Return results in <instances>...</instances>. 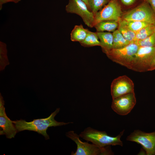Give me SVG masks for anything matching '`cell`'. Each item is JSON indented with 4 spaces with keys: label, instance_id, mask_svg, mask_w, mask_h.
Listing matches in <instances>:
<instances>
[{
    "label": "cell",
    "instance_id": "6da1fadb",
    "mask_svg": "<svg viewBox=\"0 0 155 155\" xmlns=\"http://www.w3.org/2000/svg\"><path fill=\"white\" fill-rule=\"evenodd\" d=\"M60 108H58L48 117L45 118L34 119L32 121L27 122L24 120L20 119L12 121L18 132L24 130L33 131L41 134L46 140L49 139V137L46 131L50 127L65 125L72 122L65 123L58 122L55 120V117L59 113Z\"/></svg>",
    "mask_w": 155,
    "mask_h": 155
},
{
    "label": "cell",
    "instance_id": "7a4b0ae2",
    "mask_svg": "<svg viewBox=\"0 0 155 155\" xmlns=\"http://www.w3.org/2000/svg\"><path fill=\"white\" fill-rule=\"evenodd\" d=\"M124 131V130H123L116 137H112L108 135L105 131H99L88 127L81 132L79 135L83 139L100 147L111 145L122 146L123 143L120 139Z\"/></svg>",
    "mask_w": 155,
    "mask_h": 155
},
{
    "label": "cell",
    "instance_id": "3957f363",
    "mask_svg": "<svg viewBox=\"0 0 155 155\" xmlns=\"http://www.w3.org/2000/svg\"><path fill=\"white\" fill-rule=\"evenodd\" d=\"M66 135L73 141L77 145L75 152H72L71 155H108L113 154L110 146L100 147L93 144L84 142L80 139L79 135L73 131H69Z\"/></svg>",
    "mask_w": 155,
    "mask_h": 155
},
{
    "label": "cell",
    "instance_id": "277c9868",
    "mask_svg": "<svg viewBox=\"0 0 155 155\" xmlns=\"http://www.w3.org/2000/svg\"><path fill=\"white\" fill-rule=\"evenodd\" d=\"M139 47L134 42L121 48L113 49L105 54L113 61L130 69L133 59Z\"/></svg>",
    "mask_w": 155,
    "mask_h": 155
},
{
    "label": "cell",
    "instance_id": "5b68a950",
    "mask_svg": "<svg viewBox=\"0 0 155 155\" xmlns=\"http://www.w3.org/2000/svg\"><path fill=\"white\" fill-rule=\"evenodd\" d=\"M155 59V46H139L132 61L130 69L139 72L148 71Z\"/></svg>",
    "mask_w": 155,
    "mask_h": 155
},
{
    "label": "cell",
    "instance_id": "8992f818",
    "mask_svg": "<svg viewBox=\"0 0 155 155\" xmlns=\"http://www.w3.org/2000/svg\"><path fill=\"white\" fill-rule=\"evenodd\" d=\"M122 19L126 21H137L155 24V13L146 2L123 15Z\"/></svg>",
    "mask_w": 155,
    "mask_h": 155
},
{
    "label": "cell",
    "instance_id": "52a82bcc",
    "mask_svg": "<svg viewBox=\"0 0 155 155\" xmlns=\"http://www.w3.org/2000/svg\"><path fill=\"white\" fill-rule=\"evenodd\" d=\"M68 13L76 14L80 16L88 26L92 28L94 25V15L86 3L81 0H69L65 7Z\"/></svg>",
    "mask_w": 155,
    "mask_h": 155
},
{
    "label": "cell",
    "instance_id": "ba28073f",
    "mask_svg": "<svg viewBox=\"0 0 155 155\" xmlns=\"http://www.w3.org/2000/svg\"><path fill=\"white\" fill-rule=\"evenodd\" d=\"M126 140L141 145L147 155H155V131L148 133L135 130L128 136Z\"/></svg>",
    "mask_w": 155,
    "mask_h": 155
},
{
    "label": "cell",
    "instance_id": "9c48e42d",
    "mask_svg": "<svg viewBox=\"0 0 155 155\" xmlns=\"http://www.w3.org/2000/svg\"><path fill=\"white\" fill-rule=\"evenodd\" d=\"M122 13L121 7L117 0H111L94 15V26L103 21L111 20L119 22L121 19Z\"/></svg>",
    "mask_w": 155,
    "mask_h": 155
},
{
    "label": "cell",
    "instance_id": "30bf717a",
    "mask_svg": "<svg viewBox=\"0 0 155 155\" xmlns=\"http://www.w3.org/2000/svg\"><path fill=\"white\" fill-rule=\"evenodd\" d=\"M136 103V98L133 92L112 99L111 106L113 110L117 114L125 115L131 111Z\"/></svg>",
    "mask_w": 155,
    "mask_h": 155
},
{
    "label": "cell",
    "instance_id": "8fae6325",
    "mask_svg": "<svg viewBox=\"0 0 155 155\" xmlns=\"http://www.w3.org/2000/svg\"><path fill=\"white\" fill-rule=\"evenodd\" d=\"M112 99L130 93L134 92V84L131 79L126 75L114 79L111 86Z\"/></svg>",
    "mask_w": 155,
    "mask_h": 155
},
{
    "label": "cell",
    "instance_id": "7c38bea8",
    "mask_svg": "<svg viewBox=\"0 0 155 155\" xmlns=\"http://www.w3.org/2000/svg\"><path fill=\"white\" fill-rule=\"evenodd\" d=\"M4 101L0 96V135H5L8 139L14 138L18 133L14 124L7 116L4 107Z\"/></svg>",
    "mask_w": 155,
    "mask_h": 155
},
{
    "label": "cell",
    "instance_id": "4fadbf2b",
    "mask_svg": "<svg viewBox=\"0 0 155 155\" xmlns=\"http://www.w3.org/2000/svg\"><path fill=\"white\" fill-rule=\"evenodd\" d=\"M100 42V46L104 52H106L113 49V33L108 32H97Z\"/></svg>",
    "mask_w": 155,
    "mask_h": 155
},
{
    "label": "cell",
    "instance_id": "5bb4252c",
    "mask_svg": "<svg viewBox=\"0 0 155 155\" xmlns=\"http://www.w3.org/2000/svg\"><path fill=\"white\" fill-rule=\"evenodd\" d=\"M89 31L84 28L82 24L75 26L72 30L71 34V40L72 41L80 42L84 40Z\"/></svg>",
    "mask_w": 155,
    "mask_h": 155
},
{
    "label": "cell",
    "instance_id": "9a60e30c",
    "mask_svg": "<svg viewBox=\"0 0 155 155\" xmlns=\"http://www.w3.org/2000/svg\"><path fill=\"white\" fill-rule=\"evenodd\" d=\"M118 29L125 39L130 43L135 41V33L131 30L122 19L119 22Z\"/></svg>",
    "mask_w": 155,
    "mask_h": 155
},
{
    "label": "cell",
    "instance_id": "2e32d148",
    "mask_svg": "<svg viewBox=\"0 0 155 155\" xmlns=\"http://www.w3.org/2000/svg\"><path fill=\"white\" fill-rule=\"evenodd\" d=\"M118 22L114 20H105L99 22L94 26L97 32H113L118 27Z\"/></svg>",
    "mask_w": 155,
    "mask_h": 155
},
{
    "label": "cell",
    "instance_id": "e0dca14e",
    "mask_svg": "<svg viewBox=\"0 0 155 155\" xmlns=\"http://www.w3.org/2000/svg\"><path fill=\"white\" fill-rule=\"evenodd\" d=\"M81 44L85 47H90L98 46H100V42L97 32L89 30L86 38L80 42Z\"/></svg>",
    "mask_w": 155,
    "mask_h": 155
},
{
    "label": "cell",
    "instance_id": "ac0fdd59",
    "mask_svg": "<svg viewBox=\"0 0 155 155\" xmlns=\"http://www.w3.org/2000/svg\"><path fill=\"white\" fill-rule=\"evenodd\" d=\"M113 49L121 48L127 46L130 43L125 39L118 29L113 32Z\"/></svg>",
    "mask_w": 155,
    "mask_h": 155
},
{
    "label": "cell",
    "instance_id": "d6986e66",
    "mask_svg": "<svg viewBox=\"0 0 155 155\" xmlns=\"http://www.w3.org/2000/svg\"><path fill=\"white\" fill-rule=\"evenodd\" d=\"M154 24L144 27L135 33V41L144 39L150 36L154 32Z\"/></svg>",
    "mask_w": 155,
    "mask_h": 155
},
{
    "label": "cell",
    "instance_id": "ffe728a7",
    "mask_svg": "<svg viewBox=\"0 0 155 155\" xmlns=\"http://www.w3.org/2000/svg\"><path fill=\"white\" fill-rule=\"evenodd\" d=\"M90 10L94 14L108 2L109 0H88Z\"/></svg>",
    "mask_w": 155,
    "mask_h": 155
},
{
    "label": "cell",
    "instance_id": "44dd1931",
    "mask_svg": "<svg viewBox=\"0 0 155 155\" xmlns=\"http://www.w3.org/2000/svg\"><path fill=\"white\" fill-rule=\"evenodd\" d=\"M123 20L128 27L135 33L146 26L150 24H153L143 21H126Z\"/></svg>",
    "mask_w": 155,
    "mask_h": 155
},
{
    "label": "cell",
    "instance_id": "7402d4cb",
    "mask_svg": "<svg viewBox=\"0 0 155 155\" xmlns=\"http://www.w3.org/2000/svg\"><path fill=\"white\" fill-rule=\"evenodd\" d=\"M0 59L1 68L2 69L8 64V60L6 44L1 41L0 42Z\"/></svg>",
    "mask_w": 155,
    "mask_h": 155
},
{
    "label": "cell",
    "instance_id": "603a6c76",
    "mask_svg": "<svg viewBox=\"0 0 155 155\" xmlns=\"http://www.w3.org/2000/svg\"><path fill=\"white\" fill-rule=\"evenodd\" d=\"M139 46H155V33L154 32L150 36L142 40L135 41Z\"/></svg>",
    "mask_w": 155,
    "mask_h": 155
},
{
    "label": "cell",
    "instance_id": "cb8c5ba5",
    "mask_svg": "<svg viewBox=\"0 0 155 155\" xmlns=\"http://www.w3.org/2000/svg\"><path fill=\"white\" fill-rule=\"evenodd\" d=\"M21 0H0V10L2 8V5L5 3L10 2H13L15 3H17Z\"/></svg>",
    "mask_w": 155,
    "mask_h": 155
},
{
    "label": "cell",
    "instance_id": "d4e9b609",
    "mask_svg": "<svg viewBox=\"0 0 155 155\" xmlns=\"http://www.w3.org/2000/svg\"><path fill=\"white\" fill-rule=\"evenodd\" d=\"M150 5L155 13V0H145Z\"/></svg>",
    "mask_w": 155,
    "mask_h": 155
},
{
    "label": "cell",
    "instance_id": "484cf974",
    "mask_svg": "<svg viewBox=\"0 0 155 155\" xmlns=\"http://www.w3.org/2000/svg\"><path fill=\"white\" fill-rule=\"evenodd\" d=\"M136 0H121L123 4L125 5H129L133 4Z\"/></svg>",
    "mask_w": 155,
    "mask_h": 155
},
{
    "label": "cell",
    "instance_id": "4316f807",
    "mask_svg": "<svg viewBox=\"0 0 155 155\" xmlns=\"http://www.w3.org/2000/svg\"><path fill=\"white\" fill-rule=\"evenodd\" d=\"M155 70V59L152 62L148 71Z\"/></svg>",
    "mask_w": 155,
    "mask_h": 155
},
{
    "label": "cell",
    "instance_id": "83f0119b",
    "mask_svg": "<svg viewBox=\"0 0 155 155\" xmlns=\"http://www.w3.org/2000/svg\"><path fill=\"white\" fill-rule=\"evenodd\" d=\"M81 0L83 1L84 2L86 3V4L87 5V6H88V8L90 9L89 7V4H88V0Z\"/></svg>",
    "mask_w": 155,
    "mask_h": 155
},
{
    "label": "cell",
    "instance_id": "f1b7e54d",
    "mask_svg": "<svg viewBox=\"0 0 155 155\" xmlns=\"http://www.w3.org/2000/svg\"><path fill=\"white\" fill-rule=\"evenodd\" d=\"M154 32L155 33V24H154Z\"/></svg>",
    "mask_w": 155,
    "mask_h": 155
}]
</instances>
